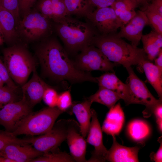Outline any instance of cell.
<instances>
[{
  "mask_svg": "<svg viewBox=\"0 0 162 162\" xmlns=\"http://www.w3.org/2000/svg\"><path fill=\"white\" fill-rule=\"evenodd\" d=\"M4 42V38L0 29V45H2Z\"/></svg>",
  "mask_w": 162,
  "mask_h": 162,
  "instance_id": "obj_45",
  "label": "cell"
},
{
  "mask_svg": "<svg viewBox=\"0 0 162 162\" xmlns=\"http://www.w3.org/2000/svg\"><path fill=\"white\" fill-rule=\"evenodd\" d=\"M128 74L127 83L129 88V96L127 105L138 104L146 106L144 116L149 117L152 114L154 106L162 100L156 99L151 93L145 83L136 75L131 66L126 68Z\"/></svg>",
  "mask_w": 162,
  "mask_h": 162,
  "instance_id": "obj_7",
  "label": "cell"
},
{
  "mask_svg": "<svg viewBox=\"0 0 162 162\" xmlns=\"http://www.w3.org/2000/svg\"><path fill=\"white\" fill-rule=\"evenodd\" d=\"M91 44L99 49L109 61L121 64L125 68L132 65H139L147 59L143 48L127 43L115 34H97Z\"/></svg>",
  "mask_w": 162,
  "mask_h": 162,
  "instance_id": "obj_2",
  "label": "cell"
},
{
  "mask_svg": "<svg viewBox=\"0 0 162 162\" xmlns=\"http://www.w3.org/2000/svg\"><path fill=\"white\" fill-rule=\"evenodd\" d=\"M158 141L160 143V146L158 151L156 153L153 152L151 154V158L155 162H162V137L158 138Z\"/></svg>",
  "mask_w": 162,
  "mask_h": 162,
  "instance_id": "obj_42",
  "label": "cell"
},
{
  "mask_svg": "<svg viewBox=\"0 0 162 162\" xmlns=\"http://www.w3.org/2000/svg\"><path fill=\"white\" fill-rule=\"evenodd\" d=\"M30 79L21 87L22 97L32 108L42 99L46 89L50 86L38 75L35 68Z\"/></svg>",
  "mask_w": 162,
  "mask_h": 162,
  "instance_id": "obj_16",
  "label": "cell"
},
{
  "mask_svg": "<svg viewBox=\"0 0 162 162\" xmlns=\"http://www.w3.org/2000/svg\"><path fill=\"white\" fill-rule=\"evenodd\" d=\"M58 94L50 86L45 90L42 98L44 103L50 107L56 106Z\"/></svg>",
  "mask_w": 162,
  "mask_h": 162,
  "instance_id": "obj_35",
  "label": "cell"
},
{
  "mask_svg": "<svg viewBox=\"0 0 162 162\" xmlns=\"http://www.w3.org/2000/svg\"><path fill=\"white\" fill-rule=\"evenodd\" d=\"M162 101L157 104L154 107L152 111L156 118V122L158 130L160 133L162 131Z\"/></svg>",
  "mask_w": 162,
  "mask_h": 162,
  "instance_id": "obj_37",
  "label": "cell"
},
{
  "mask_svg": "<svg viewBox=\"0 0 162 162\" xmlns=\"http://www.w3.org/2000/svg\"><path fill=\"white\" fill-rule=\"evenodd\" d=\"M2 156H1V153L0 152V162H1L2 161Z\"/></svg>",
  "mask_w": 162,
  "mask_h": 162,
  "instance_id": "obj_47",
  "label": "cell"
},
{
  "mask_svg": "<svg viewBox=\"0 0 162 162\" xmlns=\"http://www.w3.org/2000/svg\"><path fill=\"white\" fill-rule=\"evenodd\" d=\"M32 108L22 97L20 100L6 104L0 108V125L5 131L13 132L31 112Z\"/></svg>",
  "mask_w": 162,
  "mask_h": 162,
  "instance_id": "obj_10",
  "label": "cell"
},
{
  "mask_svg": "<svg viewBox=\"0 0 162 162\" xmlns=\"http://www.w3.org/2000/svg\"><path fill=\"white\" fill-rule=\"evenodd\" d=\"M4 84L3 80L0 77V87L3 86Z\"/></svg>",
  "mask_w": 162,
  "mask_h": 162,
  "instance_id": "obj_46",
  "label": "cell"
},
{
  "mask_svg": "<svg viewBox=\"0 0 162 162\" xmlns=\"http://www.w3.org/2000/svg\"><path fill=\"white\" fill-rule=\"evenodd\" d=\"M100 34H114L123 25L111 7L97 8L86 17Z\"/></svg>",
  "mask_w": 162,
  "mask_h": 162,
  "instance_id": "obj_11",
  "label": "cell"
},
{
  "mask_svg": "<svg viewBox=\"0 0 162 162\" xmlns=\"http://www.w3.org/2000/svg\"><path fill=\"white\" fill-rule=\"evenodd\" d=\"M73 105L72 98L69 90L58 94L56 107L63 112Z\"/></svg>",
  "mask_w": 162,
  "mask_h": 162,
  "instance_id": "obj_34",
  "label": "cell"
},
{
  "mask_svg": "<svg viewBox=\"0 0 162 162\" xmlns=\"http://www.w3.org/2000/svg\"><path fill=\"white\" fill-rule=\"evenodd\" d=\"M27 139H21L12 135L9 132L0 129V152L7 145L13 143H28Z\"/></svg>",
  "mask_w": 162,
  "mask_h": 162,
  "instance_id": "obj_30",
  "label": "cell"
},
{
  "mask_svg": "<svg viewBox=\"0 0 162 162\" xmlns=\"http://www.w3.org/2000/svg\"><path fill=\"white\" fill-rule=\"evenodd\" d=\"M0 77L6 85L14 89H18V86L13 81L10 76L7 68L0 58Z\"/></svg>",
  "mask_w": 162,
  "mask_h": 162,
  "instance_id": "obj_36",
  "label": "cell"
},
{
  "mask_svg": "<svg viewBox=\"0 0 162 162\" xmlns=\"http://www.w3.org/2000/svg\"><path fill=\"white\" fill-rule=\"evenodd\" d=\"M116 0H88L90 5L93 8H102L110 7Z\"/></svg>",
  "mask_w": 162,
  "mask_h": 162,
  "instance_id": "obj_41",
  "label": "cell"
},
{
  "mask_svg": "<svg viewBox=\"0 0 162 162\" xmlns=\"http://www.w3.org/2000/svg\"><path fill=\"white\" fill-rule=\"evenodd\" d=\"M75 161L70 155L65 152L56 150L44 153L30 162H72Z\"/></svg>",
  "mask_w": 162,
  "mask_h": 162,
  "instance_id": "obj_28",
  "label": "cell"
},
{
  "mask_svg": "<svg viewBox=\"0 0 162 162\" xmlns=\"http://www.w3.org/2000/svg\"><path fill=\"white\" fill-rule=\"evenodd\" d=\"M92 103L87 98L71 106L72 112L78 121L81 134L84 138L87 136L90 125L92 115L91 107Z\"/></svg>",
  "mask_w": 162,
  "mask_h": 162,
  "instance_id": "obj_22",
  "label": "cell"
},
{
  "mask_svg": "<svg viewBox=\"0 0 162 162\" xmlns=\"http://www.w3.org/2000/svg\"><path fill=\"white\" fill-rule=\"evenodd\" d=\"M63 112L57 107L45 108L35 113L31 112L12 132V135L43 134L50 130L58 117Z\"/></svg>",
  "mask_w": 162,
  "mask_h": 162,
  "instance_id": "obj_6",
  "label": "cell"
},
{
  "mask_svg": "<svg viewBox=\"0 0 162 162\" xmlns=\"http://www.w3.org/2000/svg\"><path fill=\"white\" fill-rule=\"evenodd\" d=\"M92 120L87 142L94 147L91 158L87 162H104L106 160L108 150L104 145L102 130L95 110L91 109Z\"/></svg>",
  "mask_w": 162,
  "mask_h": 162,
  "instance_id": "obj_12",
  "label": "cell"
},
{
  "mask_svg": "<svg viewBox=\"0 0 162 162\" xmlns=\"http://www.w3.org/2000/svg\"><path fill=\"white\" fill-rule=\"evenodd\" d=\"M139 66L144 72L148 82L157 93L159 99L162 100V73L154 64L148 59L144 61Z\"/></svg>",
  "mask_w": 162,
  "mask_h": 162,
  "instance_id": "obj_24",
  "label": "cell"
},
{
  "mask_svg": "<svg viewBox=\"0 0 162 162\" xmlns=\"http://www.w3.org/2000/svg\"><path fill=\"white\" fill-rule=\"evenodd\" d=\"M138 2L139 4H140L145 5V6L147 4V2L150 1H152V0H136Z\"/></svg>",
  "mask_w": 162,
  "mask_h": 162,
  "instance_id": "obj_44",
  "label": "cell"
},
{
  "mask_svg": "<svg viewBox=\"0 0 162 162\" xmlns=\"http://www.w3.org/2000/svg\"><path fill=\"white\" fill-rule=\"evenodd\" d=\"M20 0H0V6L10 12L14 15L17 23L20 20Z\"/></svg>",
  "mask_w": 162,
  "mask_h": 162,
  "instance_id": "obj_33",
  "label": "cell"
},
{
  "mask_svg": "<svg viewBox=\"0 0 162 162\" xmlns=\"http://www.w3.org/2000/svg\"><path fill=\"white\" fill-rule=\"evenodd\" d=\"M139 5L136 0H116L110 6L118 16L123 11L135 9Z\"/></svg>",
  "mask_w": 162,
  "mask_h": 162,
  "instance_id": "obj_31",
  "label": "cell"
},
{
  "mask_svg": "<svg viewBox=\"0 0 162 162\" xmlns=\"http://www.w3.org/2000/svg\"><path fill=\"white\" fill-rule=\"evenodd\" d=\"M79 70L85 72L113 71L116 63L109 61L98 48L90 44L84 48L74 62Z\"/></svg>",
  "mask_w": 162,
  "mask_h": 162,
  "instance_id": "obj_8",
  "label": "cell"
},
{
  "mask_svg": "<svg viewBox=\"0 0 162 162\" xmlns=\"http://www.w3.org/2000/svg\"><path fill=\"white\" fill-rule=\"evenodd\" d=\"M127 130L128 135L133 140L141 143L148 138L151 133L148 124L146 121L139 119L130 122L128 124Z\"/></svg>",
  "mask_w": 162,
  "mask_h": 162,
  "instance_id": "obj_25",
  "label": "cell"
},
{
  "mask_svg": "<svg viewBox=\"0 0 162 162\" xmlns=\"http://www.w3.org/2000/svg\"><path fill=\"white\" fill-rule=\"evenodd\" d=\"M53 30L60 38L67 52L74 54L91 44L98 34L92 26L67 16L53 22Z\"/></svg>",
  "mask_w": 162,
  "mask_h": 162,
  "instance_id": "obj_3",
  "label": "cell"
},
{
  "mask_svg": "<svg viewBox=\"0 0 162 162\" xmlns=\"http://www.w3.org/2000/svg\"><path fill=\"white\" fill-rule=\"evenodd\" d=\"M142 10L147 17L149 24L151 25L154 30L162 34V15L154 11Z\"/></svg>",
  "mask_w": 162,
  "mask_h": 162,
  "instance_id": "obj_32",
  "label": "cell"
},
{
  "mask_svg": "<svg viewBox=\"0 0 162 162\" xmlns=\"http://www.w3.org/2000/svg\"><path fill=\"white\" fill-rule=\"evenodd\" d=\"M154 60V64L158 68L160 72L162 73V49Z\"/></svg>",
  "mask_w": 162,
  "mask_h": 162,
  "instance_id": "obj_43",
  "label": "cell"
},
{
  "mask_svg": "<svg viewBox=\"0 0 162 162\" xmlns=\"http://www.w3.org/2000/svg\"><path fill=\"white\" fill-rule=\"evenodd\" d=\"M136 11L135 9H128L121 11L118 16L123 26L126 24L135 15Z\"/></svg>",
  "mask_w": 162,
  "mask_h": 162,
  "instance_id": "obj_39",
  "label": "cell"
},
{
  "mask_svg": "<svg viewBox=\"0 0 162 162\" xmlns=\"http://www.w3.org/2000/svg\"><path fill=\"white\" fill-rule=\"evenodd\" d=\"M113 143L108 150L106 160L112 162H139V146L129 147L120 144L115 136H112Z\"/></svg>",
  "mask_w": 162,
  "mask_h": 162,
  "instance_id": "obj_18",
  "label": "cell"
},
{
  "mask_svg": "<svg viewBox=\"0 0 162 162\" xmlns=\"http://www.w3.org/2000/svg\"><path fill=\"white\" fill-rule=\"evenodd\" d=\"M68 16L86 17L94 10L88 0H63Z\"/></svg>",
  "mask_w": 162,
  "mask_h": 162,
  "instance_id": "obj_27",
  "label": "cell"
},
{
  "mask_svg": "<svg viewBox=\"0 0 162 162\" xmlns=\"http://www.w3.org/2000/svg\"><path fill=\"white\" fill-rule=\"evenodd\" d=\"M37 1V0H20V14L21 13L22 17L31 11L32 8Z\"/></svg>",
  "mask_w": 162,
  "mask_h": 162,
  "instance_id": "obj_38",
  "label": "cell"
},
{
  "mask_svg": "<svg viewBox=\"0 0 162 162\" xmlns=\"http://www.w3.org/2000/svg\"><path fill=\"white\" fill-rule=\"evenodd\" d=\"M16 30L19 38L27 42L39 41L52 34L53 22L34 8L23 16Z\"/></svg>",
  "mask_w": 162,
  "mask_h": 162,
  "instance_id": "obj_5",
  "label": "cell"
},
{
  "mask_svg": "<svg viewBox=\"0 0 162 162\" xmlns=\"http://www.w3.org/2000/svg\"><path fill=\"white\" fill-rule=\"evenodd\" d=\"M84 138L79 123L74 120H68L66 139L70 155L75 161L87 162L85 158L86 143Z\"/></svg>",
  "mask_w": 162,
  "mask_h": 162,
  "instance_id": "obj_13",
  "label": "cell"
},
{
  "mask_svg": "<svg viewBox=\"0 0 162 162\" xmlns=\"http://www.w3.org/2000/svg\"><path fill=\"white\" fill-rule=\"evenodd\" d=\"M141 40L147 59L151 62L157 57L162 47V34L154 30L143 35Z\"/></svg>",
  "mask_w": 162,
  "mask_h": 162,
  "instance_id": "obj_23",
  "label": "cell"
},
{
  "mask_svg": "<svg viewBox=\"0 0 162 162\" xmlns=\"http://www.w3.org/2000/svg\"><path fill=\"white\" fill-rule=\"evenodd\" d=\"M149 25L148 19L142 10H138L134 16L126 24L122 26L116 35L119 38H124L131 42V44L137 47L143 35L145 27Z\"/></svg>",
  "mask_w": 162,
  "mask_h": 162,
  "instance_id": "obj_14",
  "label": "cell"
},
{
  "mask_svg": "<svg viewBox=\"0 0 162 162\" xmlns=\"http://www.w3.org/2000/svg\"><path fill=\"white\" fill-rule=\"evenodd\" d=\"M68 120L55 122L48 132L37 137L27 138L28 142L43 154L54 151L66 139Z\"/></svg>",
  "mask_w": 162,
  "mask_h": 162,
  "instance_id": "obj_9",
  "label": "cell"
},
{
  "mask_svg": "<svg viewBox=\"0 0 162 162\" xmlns=\"http://www.w3.org/2000/svg\"><path fill=\"white\" fill-rule=\"evenodd\" d=\"M0 152L2 156L10 160L12 162H30L43 154L28 143L10 144Z\"/></svg>",
  "mask_w": 162,
  "mask_h": 162,
  "instance_id": "obj_15",
  "label": "cell"
},
{
  "mask_svg": "<svg viewBox=\"0 0 162 162\" xmlns=\"http://www.w3.org/2000/svg\"><path fill=\"white\" fill-rule=\"evenodd\" d=\"M143 10L156 12L162 15V0H152L151 3L147 4Z\"/></svg>",
  "mask_w": 162,
  "mask_h": 162,
  "instance_id": "obj_40",
  "label": "cell"
},
{
  "mask_svg": "<svg viewBox=\"0 0 162 162\" xmlns=\"http://www.w3.org/2000/svg\"><path fill=\"white\" fill-rule=\"evenodd\" d=\"M52 35L39 41L35 49V56L45 75L59 82L66 80L73 83H97L96 77L75 67L65 49Z\"/></svg>",
  "mask_w": 162,
  "mask_h": 162,
  "instance_id": "obj_1",
  "label": "cell"
},
{
  "mask_svg": "<svg viewBox=\"0 0 162 162\" xmlns=\"http://www.w3.org/2000/svg\"><path fill=\"white\" fill-rule=\"evenodd\" d=\"M34 9L53 22L68 16L63 0H38Z\"/></svg>",
  "mask_w": 162,
  "mask_h": 162,
  "instance_id": "obj_17",
  "label": "cell"
},
{
  "mask_svg": "<svg viewBox=\"0 0 162 162\" xmlns=\"http://www.w3.org/2000/svg\"><path fill=\"white\" fill-rule=\"evenodd\" d=\"M2 52L10 76L16 85L22 86L36 68L34 58L25 45L16 43L4 49Z\"/></svg>",
  "mask_w": 162,
  "mask_h": 162,
  "instance_id": "obj_4",
  "label": "cell"
},
{
  "mask_svg": "<svg viewBox=\"0 0 162 162\" xmlns=\"http://www.w3.org/2000/svg\"><path fill=\"white\" fill-rule=\"evenodd\" d=\"M124 120V112L119 103L110 109L103 122L102 130L112 136L118 135L122 129Z\"/></svg>",
  "mask_w": 162,
  "mask_h": 162,
  "instance_id": "obj_19",
  "label": "cell"
},
{
  "mask_svg": "<svg viewBox=\"0 0 162 162\" xmlns=\"http://www.w3.org/2000/svg\"><path fill=\"white\" fill-rule=\"evenodd\" d=\"M17 90L6 85L0 87V108L6 104L20 100L18 99Z\"/></svg>",
  "mask_w": 162,
  "mask_h": 162,
  "instance_id": "obj_29",
  "label": "cell"
},
{
  "mask_svg": "<svg viewBox=\"0 0 162 162\" xmlns=\"http://www.w3.org/2000/svg\"><path fill=\"white\" fill-rule=\"evenodd\" d=\"M99 87L111 90L116 93L127 105L129 96L128 84L122 82L113 72L106 73L97 77Z\"/></svg>",
  "mask_w": 162,
  "mask_h": 162,
  "instance_id": "obj_20",
  "label": "cell"
},
{
  "mask_svg": "<svg viewBox=\"0 0 162 162\" xmlns=\"http://www.w3.org/2000/svg\"><path fill=\"white\" fill-rule=\"evenodd\" d=\"M92 103L95 102L104 105L110 109L121 99L115 92L110 89L99 87L98 91L88 98Z\"/></svg>",
  "mask_w": 162,
  "mask_h": 162,
  "instance_id": "obj_26",
  "label": "cell"
},
{
  "mask_svg": "<svg viewBox=\"0 0 162 162\" xmlns=\"http://www.w3.org/2000/svg\"><path fill=\"white\" fill-rule=\"evenodd\" d=\"M17 22L13 14L0 6V29L4 42L13 45L19 39L16 30Z\"/></svg>",
  "mask_w": 162,
  "mask_h": 162,
  "instance_id": "obj_21",
  "label": "cell"
}]
</instances>
